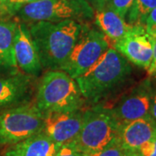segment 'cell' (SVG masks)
Returning a JSON list of instances; mask_svg holds the SVG:
<instances>
[{
	"label": "cell",
	"mask_w": 156,
	"mask_h": 156,
	"mask_svg": "<svg viewBox=\"0 0 156 156\" xmlns=\"http://www.w3.org/2000/svg\"><path fill=\"white\" fill-rule=\"evenodd\" d=\"M85 24L75 20L30 23L43 69L61 70Z\"/></svg>",
	"instance_id": "1"
},
{
	"label": "cell",
	"mask_w": 156,
	"mask_h": 156,
	"mask_svg": "<svg viewBox=\"0 0 156 156\" xmlns=\"http://www.w3.org/2000/svg\"><path fill=\"white\" fill-rule=\"evenodd\" d=\"M131 74L129 62L114 47H109L98 61L76 81L84 100L97 105L121 89Z\"/></svg>",
	"instance_id": "2"
},
{
	"label": "cell",
	"mask_w": 156,
	"mask_h": 156,
	"mask_svg": "<svg viewBox=\"0 0 156 156\" xmlns=\"http://www.w3.org/2000/svg\"><path fill=\"white\" fill-rule=\"evenodd\" d=\"M84 101L76 79L62 70H48L38 85L36 104L45 115L82 109Z\"/></svg>",
	"instance_id": "3"
},
{
	"label": "cell",
	"mask_w": 156,
	"mask_h": 156,
	"mask_svg": "<svg viewBox=\"0 0 156 156\" xmlns=\"http://www.w3.org/2000/svg\"><path fill=\"white\" fill-rule=\"evenodd\" d=\"M120 127L110 108L97 104L85 110L83 127L70 144L83 156L95 153L118 140Z\"/></svg>",
	"instance_id": "4"
},
{
	"label": "cell",
	"mask_w": 156,
	"mask_h": 156,
	"mask_svg": "<svg viewBox=\"0 0 156 156\" xmlns=\"http://www.w3.org/2000/svg\"><path fill=\"white\" fill-rule=\"evenodd\" d=\"M11 16L26 23L63 20L86 23L94 19L95 11L86 0H38L17 8Z\"/></svg>",
	"instance_id": "5"
},
{
	"label": "cell",
	"mask_w": 156,
	"mask_h": 156,
	"mask_svg": "<svg viewBox=\"0 0 156 156\" xmlns=\"http://www.w3.org/2000/svg\"><path fill=\"white\" fill-rule=\"evenodd\" d=\"M44 115L36 102H23L0 111V146L12 145L44 131Z\"/></svg>",
	"instance_id": "6"
},
{
	"label": "cell",
	"mask_w": 156,
	"mask_h": 156,
	"mask_svg": "<svg viewBox=\"0 0 156 156\" xmlns=\"http://www.w3.org/2000/svg\"><path fill=\"white\" fill-rule=\"evenodd\" d=\"M109 44L110 42L100 30L85 24L61 70L76 79L98 61L110 47Z\"/></svg>",
	"instance_id": "7"
},
{
	"label": "cell",
	"mask_w": 156,
	"mask_h": 156,
	"mask_svg": "<svg viewBox=\"0 0 156 156\" xmlns=\"http://www.w3.org/2000/svg\"><path fill=\"white\" fill-rule=\"evenodd\" d=\"M153 95L154 83L147 78L129 89L109 108L118 122L122 125L150 115Z\"/></svg>",
	"instance_id": "8"
},
{
	"label": "cell",
	"mask_w": 156,
	"mask_h": 156,
	"mask_svg": "<svg viewBox=\"0 0 156 156\" xmlns=\"http://www.w3.org/2000/svg\"><path fill=\"white\" fill-rule=\"evenodd\" d=\"M113 44L128 62L147 70L149 69L153 60V44L144 26H132L128 33Z\"/></svg>",
	"instance_id": "9"
},
{
	"label": "cell",
	"mask_w": 156,
	"mask_h": 156,
	"mask_svg": "<svg viewBox=\"0 0 156 156\" xmlns=\"http://www.w3.org/2000/svg\"><path fill=\"white\" fill-rule=\"evenodd\" d=\"M84 113L82 109L49 113L44 115V132L59 147L70 144L83 127Z\"/></svg>",
	"instance_id": "10"
},
{
	"label": "cell",
	"mask_w": 156,
	"mask_h": 156,
	"mask_svg": "<svg viewBox=\"0 0 156 156\" xmlns=\"http://www.w3.org/2000/svg\"><path fill=\"white\" fill-rule=\"evenodd\" d=\"M14 54L17 68L30 76H37L43 70L38 51L28 26L18 20L15 40Z\"/></svg>",
	"instance_id": "11"
},
{
	"label": "cell",
	"mask_w": 156,
	"mask_h": 156,
	"mask_svg": "<svg viewBox=\"0 0 156 156\" xmlns=\"http://www.w3.org/2000/svg\"><path fill=\"white\" fill-rule=\"evenodd\" d=\"M155 138L156 121L151 115L121 125L118 137L123 147L135 154L141 146Z\"/></svg>",
	"instance_id": "12"
},
{
	"label": "cell",
	"mask_w": 156,
	"mask_h": 156,
	"mask_svg": "<svg viewBox=\"0 0 156 156\" xmlns=\"http://www.w3.org/2000/svg\"><path fill=\"white\" fill-rule=\"evenodd\" d=\"M31 76L20 72L0 75V108L23 103L30 93Z\"/></svg>",
	"instance_id": "13"
},
{
	"label": "cell",
	"mask_w": 156,
	"mask_h": 156,
	"mask_svg": "<svg viewBox=\"0 0 156 156\" xmlns=\"http://www.w3.org/2000/svg\"><path fill=\"white\" fill-rule=\"evenodd\" d=\"M60 147L42 131L10 145L3 156H53Z\"/></svg>",
	"instance_id": "14"
},
{
	"label": "cell",
	"mask_w": 156,
	"mask_h": 156,
	"mask_svg": "<svg viewBox=\"0 0 156 156\" xmlns=\"http://www.w3.org/2000/svg\"><path fill=\"white\" fill-rule=\"evenodd\" d=\"M18 19L0 17V74L19 72L14 54V40Z\"/></svg>",
	"instance_id": "15"
},
{
	"label": "cell",
	"mask_w": 156,
	"mask_h": 156,
	"mask_svg": "<svg viewBox=\"0 0 156 156\" xmlns=\"http://www.w3.org/2000/svg\"><path fill=\"white\" fill-rule=\"evenodd\" d=\"M94 20L98 30L112 44L123 37L132 29V25H129L123 18L108 7L95 11Z\"/></svg>",
	"instance_id": "16"
},
{
	"label": "cell",
	"mask_w": 156,
	"mask_h": 156,
	"mask_svg": "<svg viewBox=\"0 0 156 156\" xmlns=\"http://www.w3.org/2000/svg\"><path fill=\"white\" fill-rule=\"evenodd\" d=\"M156 7V0H134L125 21L132 26H144L147 15Z\"/></svg>",
	"instance_id": "17"
},
{
	"label": "cell",
	"mask_w": 156,
	"mask_h": 156,
	"mask_svg": "<svg viewBox=\"0 0 156 156\" xmlns=\"http://www.w3.org/2000/svg\"><path fill=\"white\" fill-rule=\"evenodd\" d=\"M85 156H136V154L123 147L118 139L105 148Z\"/></svg>",
	"instance_id": "18"
},
{
	"label": "cell",
	"mask_w": 156,
	"mask_h": 156,
	"mask_svg": "<svg viewBox=\"0 0 156 156\" xmlns=\"http://www.w3.org/2000/svg\"><path fill=\"white\" fill-rule=\"evenodd\" d=\"M134 0H108L106 7L115 11L125 20L128 12L133 5Z\"/></svg>",
	"instance_id": "19"
},
{
	"label": "cell",
	"mask_w": 156,
	"mask_h": 156,
	"mask_svg": "<svg viewBox=\"0 0 156 156\" xmlns=\"http://www.w3.org/2000/svg\"><path fill=\"white\" fill-rule=\"evenodd\" d=\"M36 1L38 0H0V15L11 16L17 8Z\"/></svg>",
	"instance_id": "20"
},
{
	"label": "cell",
	"mask_w": 156,
	"mask_h": 156,
	"mask_svg": "<svg viewBox=\"0 0 156 156\" xmlns=\"http://www.w3.org/2000/svg\"><path fill=\"white\" fill-rule=\"evenodd\" d=\"M136 156H156V138L141 146L136 152Z\"/></svg>",
	"instance_id": "21"
},
{
	"label": "cell",
	"mask_w": 156,
	"mask_h": 156,
	"mask_svg": "<svg viewBox=\"0 0 156 156\" xmlns=\"http://www.w3.org/2000/svg\"><path fill=\"white\" fill-rule=\"evenodd\" d=\"M144 27L146 31L150 36H154L156 34V7L147 15L145 20Z\"/></svg>",
	"instance_id": "22"
},
{
	"label": "cell",
	"mask_w": 156,
	"mask_h": 156,
	"mask_svg": "<svg viewBox=\"0 0 156 156\" xmlns=\"http://www.w3.org/2000/svg\"><path fill=\"white\" fill-rule=\"evenodd\" d=\"M53 156H83L77 149H76L71 144L62 146Z\"/></svg>",
	"instance_id": "23"
},
{
	"label": "cell",
	"mask_w": 156,
	"mask_h": 156,
	"mask_svg": "<svg viewBox=\"0 0 156 156\" xmlns=\"http://www.w3.org/2000/svg\"><path fill=\"white\" fill-rule=\"evenodd\" d=\"M150 36V35H149ZM152 44H153V60L150 67L147 69L149 76L156 78V34L154 36H150Z\"/></svg>",
	"instance_id": "24"
},
{
	"label": "cell",
	"mask_w": 156,
	"mask_h": 156,
	"mask_svg": "<svg viewBox=\"0 0 156 156\" xmlns=\"http://www.w3.org/2000/svg\"><path fill=\"white\" fill-rule=\"evenodd\" d=\"M86 1L94 9V11H97L105 8L108 0H86Z\"/></svg>",
	"instance_id": "25"
},
{
	"label": "cell",
	"mask_w": 156,
	"mask_h": 156,
	"mask_svg": "<svg viewBox=\"0 0 156 156\" xmlns=\"http://www.w3.org/2000/svg\"><path fill=\"white\" fill-rule=\"evenodd\" d=\"M150 115L156 121V84L155 85L154 84V95H153V99H152Z\"/></svg>",
	"instance_id": "26"
}]
</instances>
